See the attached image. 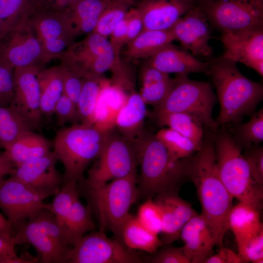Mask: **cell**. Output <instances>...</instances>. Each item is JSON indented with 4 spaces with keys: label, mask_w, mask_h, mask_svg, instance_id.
Here are the masks:
<instances>
[{
    "label": "cell",
    "mask_w": 263,
    "mask_h": 263,
    "mask_svg": "<svg viewBox=\"0 0 263 263\" xmlns=\"http://www.w3.org/2000/svg\"><path fill=\"white\" fill-rule=\"evenodd\" d=\"M206 131L201 148L186 158L187 180L195 188L201 207V214L207 221L223 246L227 229V217L233 207V197L219 176L216 161L213 131Z\"/></svg>",
    "instance_id": "6da1fadb"
},
{
    "label": "cell",
    "mask_w": 263,
    "mask_h": 263,
    "mask_svg": "<svg viewBox=\"0 0 263 263\" xmlns=\"http://www.w3.org/2000/svg\"><path fill=\"white\" fill-rule=\"evenodd\" d=\"M209 62L210 78L220 104L215 119L219 127L240 122L252 115L263 98V85L242 74L237 63L220 56Z\"/></svg>",
    "instance_id": "7a4b0ae2"
},
{
    "label": "cell",
    "mask_w": 263,
    "mask_h": 263,
    "mask_svg": "<svg viewBox=\"0 0 263 263\" xmlns=\"http://www.w3.org/2000/svg\"><path fill=\"white\" fill-rule=\"evenodd\" d=\"M132 143L140 166L138 198L147 199L163 192H178L188 180L186 158H172L151 132L143 130Z\"/></svg>",
    "instance_id": "3957f363"
},
{
    "label": "cell",
    "mask_w": 263,
    "mask_h": 263,
    "mask_svg": "<svg viewBox=\"0 0 263 263\" xmlns=\"http://www.w3.org/2000/svg\"><path fill=\"white\" fill-rule=\"evenodd\" d=\"M110 131L80 123L57 132L53 151L64 167L63 183H83L86 169L100 155Z\"/></svg>",
    "instance_id": "277c9868"
},
{
    "label": "cell",
    "mask_w": 263,
    "mask_h": 263,
    "mask_svg": "<svg viewBox=\"0 0 263 263\" xmlns=\"http://www.w3.org/2000/svg\"><path fill=\"white\" fill-rule=\"evenodd\" d=\"M216 165L224 185L234 198L260 211L263 189L254 182L248 162L235 144L227 125L213 131Z\"/></svg>",
    "instance_id": "5b68a950"
},
{
    "label": "cell",
    "mask_w": 263,
    "mask_h": 263,
    "mask_svg": "<svg viewBox=\"0 0 263 263\" xmlns=\"http://www.w3.org/2000/svg\"><path fill=\"white\" fill-rule=\"evenodd\" d=\"M217 97L211 84L190 79L188 75L176 74L173 87L165 100L154 109L151 115L173 113L188 114L212 131L219 126L212 117Z\"/></svg>",
    "instance_id": "8992f818"
},
{
    "label": "cell",
    "mask_w": 263,
    "mask_h": 263,
    "mask_svg": "<svg viewBox=\"0 0 263 263\" xmlns=\"http://www.w3.org/2000/svg\"><path fill=\"white\" fill-rule=\"evenodd\" d=\"M87 190L98 218L100 230L111 231L120 242L122 225L138 198L136 171Z\"/></svg>",
    "instance_id": "52a82bcc"
},
{
    "label": "cell",
    "mask_w": 263,
    "mask_h": 263,
    "mask_svg": "<svg viewBox=\"0 0 263 263\" xmlns=\"http://www.w3.org/2000/svg\"><path fill=\"white\" fill-rule=\"evenodd\" d=\"M13 238L16 244H31L45 263H66L72 248L55 217L46 208L16 228Z\"/></svg>",
    "instance_id": "ba28073f"
},
{
    "label": "cell",
    "mask_w": 263,
    "mask_h": 263,
    "mask_svg": "<svg viewBox=\"0 0 263 263\" xmlns=\"http://www.w3.org/2000/svg\"><path fill=\"white\" fill-rule=\"evenodd\" d=\"M61 64L82 77L102 76L112 70L114 74L121 69L107 38L93 32L78 42H73L58 56Z\"/></svg>",
    "instance_id": "9c48e42d"
},
{
    "label": "cell",
    "mask_w": 263,
    "mask_h": 263,
    "mask_svg": "<svg viewBox=\"0 0 263 263\" xmlns=\"http://www.w3.org/2000/svg\"><path fill=\"white\" fill-rule=\"evenodd\" d=\"M98 161L88 171L83 184L87 189L100 187L136 171L138 165L133 143L118 132L108 133Z\"/></svg>",
    "instance_id": "30bf717a"
},
{
    "label": "cell",
    "mask_w": 263,
    "mask_h": 263,
    "mask_svg": "<svg viewBox=\"0 0 263 263\" xmlns=\"http://www.w3.org/2000/svg\"><path fill=\"white\" fill-rule=\"evenodd\" d=\"M200 6L221 34L263 28V0H212Z\"/></svg>",
    "instance_id": "8fae6325"
},
{
    "label": "cell",
    "mask_w": 263,
    "mask_h": 263,
    "mask_svg": "<svg viewBox=\"0 0 263 263\" xmlns=\"http://www.w3.org/2000/svg\"><path fill=\"white\" fill-rule=\"evenodd\" d=\"M0 61L14 69L31 66L42 68L47 62L29 18L19 20L0 38Z\"/></svg>",
    "instance_id": "7c38bea8"
},
{
    "label": "cell",
    "mask_w": 263,
    "mask_h": 263,
    "mask_svg": "<svg viewBox=\"0 0 263 263\" xmlns=\"http://www.w3.org/2000/svg\"><path fill=\"white\" fill-rule=\"evenodd\" d=\"M46 198L11 175L8 179H0V209L14 231L46 207L47 204L43 202Z\"/></svg>",
    "instance_id": "4fadbf2b"
},
{
    "label": "cell",
    "mask_w": 263,
    "mask_h": 263,
    "mask_svg": "<svg viewBox=\"0 0 263 263\" xmlns=\"http://www.w3.org/2000/svg\"><path fill=\"white\" fill-rule=\"evenodd\" d=\"M143 260L105 232L91 231L72 247L66 263H137Z\"/></svg>",
    "instance_id": "5bb4252c"
},
{
    "label": "cell",
    "mask_w": 263,
    "mask_h": 263,
    "mask_svg": "<svg viewBox=\"0 0 263 263\" xmlns=\"http://www.w3.org/2000/svg\"><path fill=\"white\" fill-rule=\"evenodd\" d=\"M170 30L174 40L195 57H208L212 54L213 48L209 43V21L200 5H193Z\"/></svg>",
    "instance_id": "9a60e30c"
},
{
    "label": "cell",
    "mask_w": 263,
    "mask_h": 263,
    "mask_svg": "<svg viewBox=\"0 0 263 263\" xmlns=\"http://www.w3.org/2000/svg\"><path fill=\"white\" fill-rule=\"evenodd\" d=\"M42 69L37 66L14 70V94L10 105L34 128L40 126L42 114L37 74Z\"/></svg>",
    "instance_id": "2e32d148"
},
{
    "label": "cell",
    "mask_w": 263,
    "mask_h": 263,
    "mask_svg": "<svg viewBox=\"0 0 263 263\" xmlns=\"http://www.w3.org/2000/svg\"><path fill=\"white\" fill-rule=\"evenodd\" d=\"M225 48L221 56L242 63L263 76V28L222 34Z\"/></svg>",
    "instance_id": "e0dca14e"
},
{
    "label": "cell",
    "mask_w": 263,
    "mask_h": 263,
    "mask_svg": "<svg viewBox=\"0 0 263 263\" xmlns=\"http://www.w3.org/2000/svg\"><path fill=\"white\" fill-rule=\"evenodd\" d=\"M54 152L16 167L10 175L27 184L47 198L59 191L63 177L56 168L57 161Z\"/></svg>",
    "instance_id": "ac0fdd59"
},
{
    "label": "cell",
    "mask_w": 263,
    "mask_h": 263,
    "mask_svg": "<svg viewBox=\"0 0 263 263\" xmlns=\"http://www.w3.org/2000/svg\"><path fill=\"white\" fill-rule=\"evenodd\" d=\"M162 215V246L169 245L180 238L184 225L197 213L191 205L181 198L177 192H167L154 196Z\"/></svg>",
    "instance_id": "d6986e66"
},
{
    "label": "cell",
    "mask_w": 263,
    "mask_h": 263,
    "mask_svg": "<svg viewBox=\"0 0 263 263\" xmlns=\"http://www.w3.org/2000/svg\"><path fill=\"white\" fill-rule=\"evenodd\" d=\"M192 0H143L136 8L143 23V30H170L193 6Z\"/></svg>",
    "instance_id": "ffe728a7"
},
{
    "label": "cell",
    "mask_w": 263,
    "mask_h": 263,
    "mask_svg": "<svg viewBox=\"0 0 263 263\" xmlns=\"http://www.w3.org/2000/svg\"><path fill=\"white\" fill-rule=\"evenodd\" d=\"M180 238L183 248L190 263H204L217 245V239L212 228L201 214L196 213L184 225Z\"/></svg>",
    "instance_id": "44dd1931"
},
{
    "label": "cell",
    "mask_w": 263,
    "mask_h": 263,
    "mask_svg": "<svg viewBox=\"0 0 263 263\" xmlns=\"http://www.w3.org/2000/svg\"><path fill=\"white\" fill-rule=\"evenodd\" d=\"M67 8L60 11L35 10L31 15L30 23L40 44L58 41H65L70 44L74 42L78 35Z\"/></svg>",
    "instance_id": "7402d4cb"
},
{
    "label": "cell",
    "mask_w": 263,
    "mask_h": 263,
    "mask_svg": "<svg viewBox=\"0 0 263 263\" xmlns=\"http://www.w3.org/2000/svg\"><path fill=\"white\" fill-rule=\"evenodd\" d=\"M147 62L159 71L169 74L188 75L203 73L207 75L209 62L199 60L185 49H179L170 43L149 57Z\"/></svg>",
    "instance_id": "603a6c76"
},
{
    "label": "cell",
    "mask_w": 263,
    "mask_h": 263,
    "mask_svg": "<svg viewBox=\"0 0 263 263\" xmlns=\"http://www.w3.org/2000/svg\"><path fill=\"white\" fill-rule=\"evenodd\" d=\"M146 105L140 94L132 91L116 116L114 127L124 138L132 143L144 130L148 112Z\"/></svg>",
    "instance_id": "cb8c5ba5"
},
{
    "label": "cell",
    "mask_w": 263,
    "mask_h": 263,
    "mask_svg": "<svg viewBox=\"0 0 263 263\" xmlns=\"http://www.w3.org/2000/svg\"><path fill=\"white\" fill-rule=\"evenodd\" d=\"M227 229L232 231L237 247L240 246L263 229L260 211L249 204L240 202L229 212Z\"/></svg>",
    "instance_id": "d4e9b609"
},
{
    "label": "cell",
    "mask_w": 263,
    "mask_h": 263,
    "mask_svg": "<svg viewBox=\"0 0 263 263\" xmlns=\"http://www.w3.org/2000/svg\"><path fill=\"white\" fill-rule=\"evenodd\" d=\"M140 89L139 94L147 105L158 107L170 93L174 78L150 65L148 62L140 73Z\"/></svg>",
    "instance_id": "484cf974"
},
{
    "label": "cell",
    "mask_w": 263,
    "mask_h": 263,
    "mask_svg": "<svg viewBox=\"0 0 263 263\" xmlns=\"http://www.w3.org/2000/svg\"><path fill=\"white\" fill-rule=\"evenodd\" d=\"M51 147L50 142L44 136L29 131L19 137L2 153L17 167L46 155L51 151Z\"/></svg>",
    "instance_id": "4316f807"
},
{
    "label": "cell",
    "mask_w": 263,
    "mask_h": 263,
    "mask_svg": "<svg viewBox=\"0 0 263 263\" xmlns=\"http://www.w3.org/2000/svg\"><path fill=\"white\" fill-rule=\"evenodd\" d=\"M127 97L117 86L110 87L108 84L104 86L97 100L94 125L103 131L112 130L117 114Z\"/></svg>",
    "instance_id": "83f0119b"
},
{
    "label": "cell",
    "mask_w": 263,
    "mask_h": 263,
    "mask_svg": "<svg viewBox=\"0 0 263 263\" xmlns=\"http://www.w3.org/2000/svg\"><path fill=\"white\" fill-rule=\"evenodd\" d=\"M120 242L130 250H139L153 254L162 245L161 239L145 228L136 215L129 214L122 225Z\"/></svg>",
    "instance_id": "f1b7e54d"
},
{
    "label": "cell",
    "mask_w": 263,
    "mask_h": 263,
    "mask_svg": "<svg viewBox=\"0 0 263 263\" xmlns=\"http://www.w3.org/2000/svg\"><path fill=\"white\" fill-rule=\"evenodd\" d=\"M40 91V107L42 115L51 116L55 105L63 94L61 65L41 69L37 74Z\"/></svg>",
    "instance_id": "f546056e"
},
{
    "label": "cell",
    "mask_w": 263,
    "mask_h": 263,
    "mask_svg": "<svg viewBox=\"0 0 263 263\" xmlns=\"http://www.w3.org/2000/svg\"><path fill=\"white\" fill-rule=\"evenodd\" d=\"M174 40L170 30H143L127 44L124 53L129 59L149 58Z\"/></svg>",
    "instance_id": "4dcf8cb0"
},
{
    "label": "cell",
    "mask_w": 263,
    "mask_h": 263,
    "mask_svg": "<svg viewBox=\"0 0 263 263\" xmlns=\"http://www.w3.org/2000/svg\"><path fill=\"white\" fill-rule=\"evenodd\" d=\"M94 229L92 209L90 207L82 204L78 194L75 197L62 226L67 245L73 247L82 236Z\"/></svg>",
    "instance_id": "1f68e13d"
},
{
    "label": "cell",
    "mask_w": 263,
    "mask_h": 263,
    "mask_svg": "<svg viewBox=\"0 0 263 263\" xmlns=\"http://www.w3.org/2000/svg\"><path fill=\"white\" fill-rule=\"evenodd\" d=\"M110 0H80L69 7L68 13L78 36L93 32Z\"/></svg>",
    "instance_id": "d6a6232c"
},
{
    "label": "cell",
    "mask_w": 263,
    "mask_h": 263,
    "mask_svg": "<svg viewBox=\"0 0 263 263\" xmlns=\"http://www.w3.org/2000/svg\"><path fill=\"white\" fill-rule=\"evenodd\" d=\"M157 124L167 126L191 140L201 148L206 129L196 118L183 113H173L152 116Z\"/></svg>",
    "instance_id": "836d02e7"
},
{
    "label": "cell",
    "mask_w": 263,
    "mask_h": 263,
    "mask_svg": "<svg viewBox=\"0 0 263 263\" xmlns=\"http://www.w3.org/2000/svg\"><path fill=\"white\" fill-rule=\"evenodd\" d=\"M108 83L102 76L84 77L76 103L80 121L94 125L97 100L102 88Z\"/></svg>",
    "instance_id": "e575fe53"
},
{
    "label": "cell",
    "mask_w": 263,
    "mask_h": 263,
    "mask_svg": "<svg viewBox=\"0 0 263 263\" xmlns=\"http://www.w3.org/2000/svg\"><path fill=\"white\" fill-rule=\"evenodd\" d=\"M233 140L242 151L259 146L263 141V108L251 115L247 122L227 125Z\"/></svg>",
    "instance_id": "d590c367"
},
{
    "label": "cell",
    "mask_w": 263,
    "mask_h": 263,
    "mask_svg": "<svg viewBox=\"0 0 263 263\" xmlns=\"http://www.w3.org/2000/svg\"><path fill=\"white\" fill-rule=\"evenodd\" d=\"M33 127L12 107L0 106V149L4 150Z\"/></svg>",
    "instance_id": "8d00e7d4"
},
{
    "label": "cell",
    "mask_w": 263,
    "mask_h": 263,
    "mask_svg": "<svg viewBox=\"0 0 263 263\" xmlns=\"http://www.w3.org/2000/svg\"><path fill=\"white\" fill-rule=\"evenodd\" d=\"M155 136L175 159L188 158L201 148L189 139L169 128L161 129Z\"/></svg>",
    "instance_id": "74e56055"
},
{
    "label": "cell",
    "mask_w": 263,
    "mask_h": 263,
    "mask_svg": "<svg viewBox=\"0 0 263 263\" xmlns=\"http://www.w3.org/2000/svg\"><path fill=\"white\" fill-rule=\"evenodd\" d=\"M132 3V0H110L93 32L107 38L125 18Z\"/></svg>",
    "instance_id": "f35d334b"
},
{
    "label": "cell",
    "mask_w": 263,
    "mask_h": 263,
    "mask_svg": "<svg viewBox=\"0 0 263 263\" xmlns=\"http://www.w3.org/2000/svg\"><path fill=\"white\" fill-rule=\"evenodd\" d=\"M76 182L63 183L62 185L51 204H47L46 208L54 215L62 229L64 221L69 213L75 197L79 194Z\"/></svg>",
    "instance_id": "ab89813d"
},
{
    "label": "cell",
    "mask_w": 263,
    "mask_h": 263,
    "mask_svg": "<svg viewBox=\"0 0 263 263\" xmlns=\"http://www.w3.org/2000/svg\"><path fill=\"white\" fill-rule=\"evenodd\" d=\"M136 218L150 232L158 235L162 230L160 209L152 198H149L139 207Z\"/></svg>",
    "instance_id": "60d3db41"
},
{
    "label": "cell",
    "mask_w": 263,
    "mask_h": 263,
    "mask_svg": "<svg viewBox=\"0 0 263 263\" xmlns=\"http://www.w3.org/2000/svg\"><path fill=\"white\" fill-rule=\"evenodd\" d=\"M35 8L32 0H0V19L17 21L28 18Z\"/></svg>",
    "instance_id": "b9f144b4"
},
{
    "label": "cell",
    "mask_w": 263,
    "mask_h": 263,
    "mask_svg": "<svg viewBox=\"0 0 263 263\" xmlns=\"http://www.w3.org/2000/svg\"><path fill=\"white\" fill-rule=\"evenodd\" d=\"M237 247L243 263H263V229Z\"/></svg>",
    "instance_id": "7bdbcfd3"
},
{
    "label": "cell",
    "mask_w": 263,
    "mask_h": 263,
    "mask_svg": "<svg viewBox=\"0 0 263 263\" xmlns=\"http://www.w3.org/2000/svg\"><path fill=\"white\" fill-rule=\"evenodd\" d=\"M54 113L59 126H63L67 123L74 125L80 122L76 105L63 94L55 105Z\"/></svg>",
    "instance_id": "ee69618b"
},
{
    "label": "cell",
    "mask_w": 263,
    "mask_h": 263,
    "mask_svg": "<svg viewBox=\"0 0 263 263\" xmlns=\"http://www.w3.org/2000/svg\"><path fill=\"white\" fill-rule=\"evenodd\" d=\"M14 69L0 61V106H9L14 94Z\"/></svg>",
    "instance_id": "f6af8a7d"
},
{
    "label": "cell",
    "mask_w": 263,
    "mask_h": 263,
    "mask_svg": "<svg viewBox=\"0 0 263 263\" xmlns=\"http://www.w3.org/2000/svg\"><path fill=\"white\" fill-rule=\"evenodd\" d=\"M245 156L252 178L260 188L263 189V147L260 145L244 150Z\"/></svg>",
    "instance_id": "bcb514c9"
},
{
    "label": "cell",
    "mask_w": 263,
    "mask_h": 263,
    "mask_svg": "<svg viewBox=\"0 0 263 263\" xmlns=\"http://www.w3.org/2000/svg\"><path fill=\"white\" fill-rule=\"evenodd\" d=\"M60 65L62 72L63 94L76 105L83 78L67 67Z\"/></svg>",
    "instance_id": "7dc6e473"
},
{
    "label": "cell",
    "mask_w": 263,
    "mask_h": 263,
    "mask_svg": "<svg viewBox=\"0 0 263 263\" xmlns=\"http://www.w3.org/2000/svg\"><path fill=\"white\" fill-rule=\"evenodd\" d=\"M158 249L150 258L149 261L154 263H190L186 255L183 247H177L169 244Z\"/></svg>",
    "instance_id": "c3c4849f"
},
{
    "label": "cell",
    "mask_w": 263,
    "mask_h": 263,
    "mask_svg": "<svg viewBox=\"0 0 263 263\" xmlns=\"http://www.w3.org/2000/svg\"><path fill=\"white\" fill-rule=\"evenodd\" d=\"M15 244L12 234L0 232V263H32L17 256L15 250Z\"/></svg>",
    "instance_id": "681fc988"
},
{
    "label": "cell",
    "mask_w": 263,
    "mask_h": 263,
    "mask_svg": "<svg viewBox=\"0 0 263 263\" xmlns=\"http://www.w3.org/2000/svg\"><path fill=\"white\" fill-rule=\"evenodd\" d=\"M126 18L127 27L126 44L135 38L143 29L141 16L136 8H130L126 14Z\"/></svg>",
    "instance_id": "f907efd6"
},
{
    "label": "cell",
    "mask_w": 263,
    "mask_h": 263,
    "mask_svg": "<svg viewBox=\"0 0 263 263\" xmlns=\"http://www.w3.org/2000/svg\"><path fill=\"white\" fill-rule=\"evenodd\" d=\"M127 19L126 15L116 26L110 35L109 41L113 48L116 59L119 61V54L122 47L126 44Z\"/></svg>",
    "instance_id": "816d5d0a"
},
{
    "label": "cell",
    "mask_w": 263,
    "mask_h": 263,
    "mask_svg": "<svg viewBox=\"0 0 263 263\" xmlns=\"http://www.w3.org/2000/svg\"><path fill=\"white\" fill-rule=\"evenodd\" d=\"M80 0H32L36 10L60 11Z\"/></svg>",
    "instance_id": "f5cc1de1"
},
{
    "label": "cell",
    "mask_w": 263,
    "mask_h": 263,
    "mask_svg": "<svg viewBox=\"0 0 263 263\" xmlns=\"http://www.w3.org/2000/svg\"><path fill=\"white\" fill-rule=\"evenodd\" d=\"M204 263H243V262L238 253L222 246L217 253L211 255Z\"/></svg>",
    "instance_id": "db71d44e"
},
{
    "label": "cell",
    "mask_w": 263,
    "mask_h": 263,
    "mask_svg": "<svg viewBox=\"0 0 263 263\" xmlns=\"http://www.w3.org/2000/svg\"><path fill=\"white\" fill-rule=\"evenodd\" d=\"M15 168V165L2 152L0 154V179L6 175H11Z\"/></svg>",
    "instance_id": "11a10c76"
},
{
    "label": "cell",
    "mask_w": 263,
    "mask_h": 263,
    "mask_svg": "<svg viewBox=\"0 0 263 263\" xmlns=\"http://www.w3.org/2000/svg\"><path fill=\"white\" fill-rule=\"evenodd\" d=\"M18 21H11L0 19V38L5 36Z\"/></svg>",
    "instance_id": "9f6ffc18"
},
{
    "label": "cell",
    "mask_w": 263,
    "mask_h": 263,
    "mask_svg": "<svg viewBox=\"0 0 263 263\" xmlns=\"http://www.w3.org/2000/svg\"><path fill=\"white\" fill-rule=\"evenodd\" d=\"M0 232H7L13 235L14 229L11 224L0 212Z\"/></svg>",
    "instance_id": "6f0895ef"
},
{
    "label": "cell",
    "mask_w": 263,
    "mask_h": 263,
    "mask_svg": "<svg viewBox=\"0 0 263 263\" xmlns=\"http://www.w3.org/2000/svg\"><path fill=\"white\" fill-rule=\"evenodd\" d=\"M199 0L201 1V4H203L207 2H208L212 0Z\"/></svg>",
    "instance_id": "680465c9"
},
{
    "label": "cell",
    "mask_w": 263,
    "mask_h": 263,
    "mask_svg": "<svg viewBox=\"0 0 263 263\" xmlns=\"http://www.w3.org/2000/svg\"></svg>",
    "instance_id": "91938a15"
}]
</instances>
